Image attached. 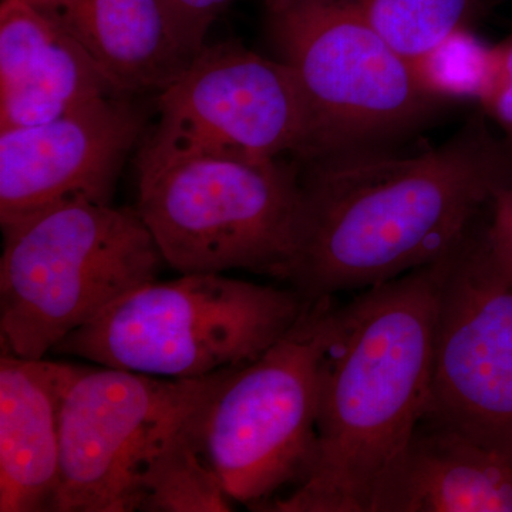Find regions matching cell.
<instances>
[{
	"instance_id": "cell-1",
	"label": "cell",
	"mask_w": 512,
	"mask_h": 512,
	"mask_svg": "<svg viewBox=\"0 0 512 512\" xmlns=\"http://www.w3.org/2000/svg\"><path fill=\"white\" fill-rule=\"evenodd\" d=\"M306 163L298 238L281 281L309 301L439 261L512 187V146L493 136L484 114L421 153L382 148Z\"/></svg>"
},
{
	"instance_id": "cell-2",
	"label": "cell",
	"mask_w": 512,
	"mask_h": 512,
	"mask_svg": "<svg viewBox=\"0 0 512 512\" xmlns=\"http://www.w3.org/2000/svg\"><path fill=\"white\" fill-rule=\"evenodd\" d=\"M444 255L340 306L320 366L311 467L261 511L367 512L429 406Z\"/></svg>"
},
{
	"instance_id": "cell-3",
	"label": "cell",
	"mask_w": 512,
	"mask_h": 512,
	"mask_svg": "<svg viewBox=\"0 0 512 512\" xmlns=\"http://www.w3.org/2000/svg\"><path fill=\"white\" fill-rule=\"evenodd\" d=\"M137 211L178 274L245 269L281 279L298 238L301 181L281 158L147 140L138 158Z\"/></svg>"
},
{
	"instance_id": "cell-4",
	"label": "cell",
	"mask_w": 512,
	"mask_h": 512,
	"mask_svg": "<svg viewBox=\"0 0 512 512\" xmlns=\"http://www.w3.org/2000/svg\"><path fill=\"white\" fill-rule=\"evenodd\" d=\"M0 348L47 353L165 264L136 210L70 202L2 229Z\"/></svg>"
},
{
	"instance_id": "cell-5",
	"label": "cell",
	"mask_w": 512,
	"mask_h": 512,
	"mask_svg": "<svg viewBox=\"0 0 512 512\" xmlns=\"http://www.w3.org/2000/svg\"><path fill=\"white\" fill-rule=\"evenodd\" d=\"M295 288L224 274H180L138 286L53 349L94 365L197 379L254 362L309 305Z\"/></svg>"
},
{
	"instance_id": "cell-6",
	"label": "cell",
	"mask_w": 512,
	"mask_h": 512,
	"mask_svg": "<svg viewBox=\"0 0 512 512\" xmlns=\"http://www.w3.org/2000/svg\"><path fill=\"white\" fill-rule=\"evenodd\" d=\"M264 8L269 39L311 113L306 161L382 150L443 106L352 0H264Z\"/></svg>"
},
{
	"instance_id": "cell-7",
	"label": "cell",
	"mask_w": 512,
	"mask_h": 512,
	"mask_svg": "<svg viewBox=\"0 0 512 512\" xmlns=\"http://www.w3.org/2000/svg\"><path fill=\"white\" fill-rule=\"evenodd\" d=\"M335 296L309 302L301 318L254 362L239 366L212 397L202 443L225 493L261 511L311 467L320 366L338 326Z\"/></svg>"
},
{
	"instance_id": "cell-8",
	"label": "cell",
	"mask_w": 512,
	"mask_h": 512,
	"mask_svg": "<svg viewBox=\"0 0 512 512\" xmlns=\"http://www.w3.org/2000/svg\"><path fill=\"white\" fill-rule=\"evenodd\" d=\"M238 367L168 379L83 366L64 397L52 512L140 511L151 464Z\"/></svg>"
},
{
	"instance_id": "cell-9",
	"label": "cell",
	"mask_w": 512,
	"mask_h": 512,
	"mask_svg": "<svg viewBox=\"0 0 512 512\" xmlns=\"http://www.w3.org/2000/svg\"><path fill=\"white\" fill-rule=\"evenodd\" d=\"M426 416L512 456V271L490 208L444 255Z\"/></svg>"
},
{
	"instance_id": "cell-10",
	"label": "cell",
	"mask_w": 512,
	"mask_h": 512,
	"mask_svg": "<svg viewBox=\"0 0 512 512\" xmlns=\"http://www.w3.org/2000/svg\"><path fill=\"white\" fill-rule=\"evenodd\" d=\"M157 106L160 120L148 141L161 146L311 157V113L292 70L239 43L205 45Z\"/></svg>"
},
{
	"instance_id": "cell-11",
	"label": "cell",
	"mask_w": 512,
	"mask_h": 512,
	"mask_svg": "<svg viewBox=\"0 0 512 512\" xmlns=\"http://www.w3.org/2000/svg\"><path fill=\"white\" fill-rule=\"evenodd\" d=\"M143 117L107 94L33 126L0 131V227L70 202L111 204Z\"/></svg>"
},
{
	"instance_id": "cell-12",
	"label": "cell",
	"mask_w": 512,
	"mask_h": 512,
	"mask_svg": "<svg viewBox=\"0 0 512 512\" xmlns=\"http://www.w3.org/2000/svg\"><path fill=\"white\" fill-rule=\"evenodd\" d=\"M367 512H512V456L424 414Z\"/></svg>"
},
{
	"instance_id": "cell-13",
	"label": "cell",
	"mask_w": 512,
	"mask_h": 512,
	"mask_svg": "<svg viewBox=\"0 0 512 512\" xmlns=\"http://www.w3.org/2000/svg\"><path fill=\"white\" fill-rule=\"evenodd\" d=\"M82 367L0 349V512L52 511L64 397Z\"/></svg>"
},
{
	"instance_id": "cell-14",
	"label": "cell",
	"mask_w": 512,
	"mask_h": 512,
	"mask_svg": "<svg viewBox=\"0 0 512 512\" xmlns=\"http://www.w3.org/2000/svg\"><path fill=\"white\" fill-rule=\"evenodd\" d=\"M107 94L121 93L59 23L30 0H2L0 131L56 119Z\"/></svg>"
},
{
	"instance_id": "cell-15",
	"label": "cell",
	"mask_w": 512,
	"mask_h": 512,
	"mask_svg": "<svg viewBox=\"0 0 512 512\" xmlns=\"http://www.w3.org/2000/svg\"><path fill=\"white\" fill-rule=\"evenodd\" d=\"M92 57L121 94L163 92L197 52L163 0H30Z\"/></svg>"
},
{
	"instance_id": "cell-16",
	"label": "cell",
	"mask_w": 512,
	"mask_h": 512,
	"mask_svg": "<svg viewBox=\"0 0 512 512\" xmlns=\"http://www.w3.org/2000/svg\"><path fill=\"white\" fill-rule=\"evenodd\" d=\"M208 403L175 434L151 464L144 478L140 511H232V500L225 493L202 443V421Z\"/></svg>"
},
{
	"instance_id": "cell-17",
	"label": "cell",
	"mask_w": 512,
	"mask_h": 512,
	"mask_svg": "<svg viewBox=\"0 0 512 512\" xmlns=\"http://www.w3.org/2000/svg\"><path fill=\"white\" fill-rule=\"evenodd\" d=\"M384 39L407 59L471 28L483 0H352Z\"/></svg>"
},
{
	"instance_id": "cell-18",
	"label": "cell",
	"mask_w": 512,
	"mask_h": 512,
	"mask_svg": "<svg viewBox=\"0 0 512 512\" xmlns=\"http://www.w3.org/2000/svg\"><path fill=\"white\" fill-rule=\"evenodd\" d=\"M412 62L423 92L437 103L483 99L494 72V46L460 29Z\"/></svg>"
},
{
	"instance_id": "cell-19",
	"label": "cell",
	"mask_w": 512,
	"mask_h": 512,
	"mask_svg": "<svg viewBox=\"0 0 512 512\" xmlns=\"http://www.w3.org/2000/svg\"><path fill=\"white\" fill-rule=\"evenodd\" d=\"M478 104L512 146V35L494 45L493 79Z\"/></svg>"
},
{
	"instance_id": "cell-20",
	"label": "cell",
	"mask_w": 512,
	"mask_h": 512,
	"mask_svg": "<svg viewBox=\"0 0 512 512\" xmlns=\"http://www.w3.org/2000/svg\"><path fill=\"white\" fill-rule=\"evenodd\" d=\"M232 0H163L175 28L194 52L207 45V35Z\"/></svg>"
},
{
	"instance_id": "cell-21",
	"label": "cell",
	"mask_w": 512,
	"mask_h": 512,
	"mask_svg": "<svg viewBox=\"0 0 512 512\" xmlns=\"http://www.w3.org/2000/svg\"><path fill=\"white\" fill-rule=\"evenodd\" d=\"M490 231L495 245L512 271V214L491 202Z\"/></svg>"
},
{
	"instance_id": "cell-22",
	"label": "cell",
	"mask_w": 512,
	"mask_h": 512,
	"mask_svg": "<svg viewBox=\"0 0 512 512\" xmlns=\"http://www.w3.org/2000/svg\"><path fill=\"white\" fill-rule=\"evenodd\" d=\"M493 205L512 214V187L504 188L495 195Z\"/></svg>"
}]
</instances>
